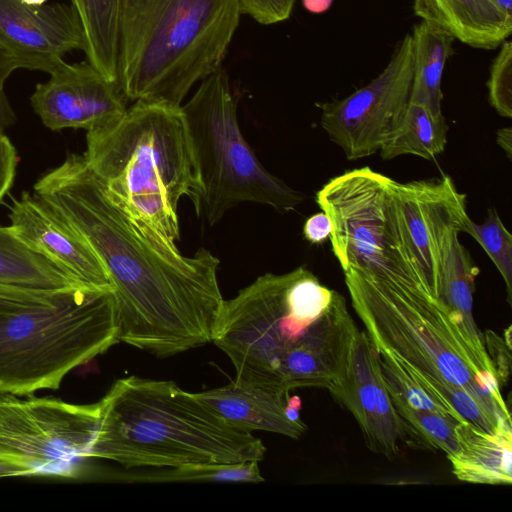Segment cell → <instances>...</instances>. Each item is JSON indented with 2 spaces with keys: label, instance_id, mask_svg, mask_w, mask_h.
Wrapping results in <instances>:
<instances>
[{
  "label": "cell",
  "instance_id": "1",
  "mask_svg": "<svg viewBox=\"0 0 512 512\" xmlns=\"http://www.w3.org/2000/svg\"><path fill=\"white\" fill-rule=\"evenodd\" d=\"M33 193L80 232L114 286L119 342L167 357L213 341L224 299L220 260L204 247L185 256L105 188L83 155L69 153Z\"/></svg>",
  "mask_w": 512,
  "mask_h": 512
},
{
  "label": "cell",
  "instance_id": "2",
  "mask_svg": "<svg viewBox=\"0 0 512 512\" xmlns=\"http://www.w3.org/2000/svg\"><path fill=\"white\" fill-rule=\"evenodd\" d=\"M358 330L345 298L300 266L265 273L225 300L212 343L237 381L275 392L328 390L343 377Z\"/></svg>",
  "mask_w": 512,
  "mask_h": 512
},
{
  "label": "cell",
  "instance_id": "3",
  "mask_svg": "<svg viewBox=\"0 0 512 512\" xmlns=\"http://www.w3.org/2000/svg\"><path fill=\"white\" fill-rule=\"evenodd\" d=\"M98 404L88 456L128 469L260 462L266 452L173 381L120 378Z\"/></svg>",
  "mask_w": 512,
  "mask_h": 512
},
{
  "label": "cell",
  "instance_id": "4",
  "mask_svg": "<svg viewBox=\"0 0 512 512\" xmlns=\"http://www.w3.org/2000/svg\"><path fill=\"white\" fill-rule=\"evenodd\" d=\"M88 166L130 213L170 241L180 239L178 204L197 212L199 167L181 106L135 101L114 124L87 132Z\"/></svg>",
  "mask_w": 512,
  "mask_h": 512
},
{
  "label": "cell",
  "instance_id": "5",
  "mask_svg": "<svg viewBox=\"0 0 512 512\" xmlns=\"http://www.w3.org/2000/svg\"><path fill=\"white\" fill-rule=\"evenodd\" d=\"M238 0H122L118 84L126 99L181 106L221 67L239 24Z\"/></svg>",
  "mask_w": 512,
  "mask_h": 512
},
{
  "label": "cell",
  "instance_id": "6",
  "mask_svg": "<svg viewBox=\"0 0 512 512\" xmlns=\"http://www.w3.org/2000/svg\"><path fill=\"white\" fill-rule=\"evenodd\" d=\"M343 272L353 309L377 351L426 378L465 389L512 423L490 359L474 349L437 300L350 269Z\"/></svg>",
  "mask_w": 512,
  "mask_h": 512
},
{
  "label": "cell",
  "instance_id": "7",
  "mask_svg": "<svg viewBox=\"0 0 512 512\" xmlns=\"http://www.w3.org/2000/svg\"><path fill=\"white\" fill-rule=\"evenodd\" d=\"M119 342L112 291H74L51 305L0 312V392L58 389Z\"/></svg>",
  "mask_w": 512,
  "mask_h": 512
},
{
  "label": "cell",
  "instance_id": "8",
  "mask_svg": "<svg viewBox=\"0 0 512 512\" xmlns=\"http://www.w3.org/2000/svg\"><path fill=\"white\" fill-rule=\"evenodd\" d=\"M396 183L369 167L353 169L328 181L317 192L316 201L330 218L329 238L342 270L350 269L432 297Z\"/></svg>",
  "mask_w": 512,
  "mask_h": 512
},
{
  "label": "cell",
  "instance_id": "9",
  "mask_svg": "<svg viewBox=\"0 0 512 512\" xmlns=\"http://www.w3.org/2000/svg\"><path fill=\"white\" fill-rule=\"evenodd\" d=\"M197 159L203 195L197 214L214 225L234 206L251 202L280 213L305 198L266 170L240 129L237 105L222 66L181 106Z\"/></svg>",
  "mask_w": 512,
  "mask_h": 512
},
{
  "label": "cell",
  "instance_id": "10",
  "mask_svg": "<svg viewBox=\"0 0 512 512\" xmlns=\"http://www.w3.org/2000/svg\"><path fill=\"white\" fill-rule=\"evenodd\" d=\"M99 404L77 405L55 398L0 392V463L23 476L75 478L89 458Z\"/></svg>",
  "mask_w": 512,
  "mask_h": 512
},
{
  "label": "cell",
  "instance_id": "11",
  "mask_svg": "<svg viewBox=\"0 0 512 512\" xmlns=\"http://www.w3.org/2000/svg\"><path fill=\"white\" fill-rule=\"evenodd\" d=\"M412 75V37L407 33L371 82L344 99L320 105L322 128L348 160L376 153L396 130L409 103Z\"/></svg>",
  "mask_w": 512,
  "mask_h": 512
},
{
  "label": "cell",
  "instance_id": "12",
  "mask_svg": "<svg viewBox=\"0 0 512 512\" xmlns=\"http://www.w3.org/2000/svg\"><path fill=\"white\" fill-rule=\"evenodd\" d=\"M85 49L80 18L70 4L33 6L21 0H0V76L16 69L51 74L66 62L63 56Z\"/></svg>",
  "mask_w": 512,
  "mask_h": 512
},
{
  "label": "cell",
  "instance_id": "13",
  "mask_svg": "<svg viewBox=\"0 0 512 512\" xmlns=\"http://www.w3.org/2000/svg\"><path fill=\"white\" fill-rule=\"evenodd\" d=\"M39 83L30 101L45 127L53 131L81 128L87 132L117 122L126 112V98L89 62L63 64Z\"/></svg>",
  "mask_w": 512,
  "mask_h": 512
},
{
  "label": "cell",
  "instance_id": "14",
  "mask_svg": "<svg viewBox=\"0 0 512 512\" xmlns=\"http://www.w3.org/2000/svg\"><path fill=\"white\" fill-rule=\"evenodd\" d=\"M405 222L431 296L437 300L444 255L470 218L466 196L448 175L396 183Z\"/></svg>",
  "mask_w": 512,
  "mask_h": 512
},
{
  "label": "cell",
  "instance_id": "15",
  "mask_svg": "<svg viewBox=\"0 0 512 512\" xmlns=\"http://www.w3.org/2000/svg\"><path fill=\"white\" fill-rule=\"evenodd\" d=\"M328 390L355 418L371 451L390 460L398 455L405 435L365 330L355 334L345 373Z\"/></svg>",
  "mask_w": 512,
  "mask_h": 512
},
{
  "label": "cell",
  "instance_id": "16",
  "mask_svg": "<svg viewBox=\"0 0 512 512\" xmlns=\"http://www.w3.org/2000/svg\"><path fill=\"white\" fill-rule=\"evenodd\" d=\"M10 229L30 248L44 255L95 291H114L100 257L73 226L33 192L12 198Z\"/></svg>",
  "mask_w": 512,
  "mask_h": 512
},
{
  "label": "cell",
  "instance_id": "17",
  "mask_svg": "<svg viewBox=\"0 0 512 512\" xmlns=\"http://www.w3.org/2000/svg\"><path fill=\"white\" fill-rule=\"evenodd\" d=\"M192 394L225 422L240 430H261L298 439L307 428L287 418V392L270 391L234 379L227 385Z\"/></svg>",
  "mask_w": 512,
  "mask_h": 512
},
{
  "label": "cell",
  "instance_id": "18",
  "mask_svg": "<svg viewBox=\"0 0 512 512\" xmlns=\"http://www.w3.org/2000/svg\"><path fill=\"white\" fill-rule=\"evenodd\" d=\"M413 11L472 48L496 49L512 33V18L491 0H413Z\"/></svg>",
  "mask_w": 512,
  "mask_h": 512
},
{
  "label": "cell",
  "instance_id": "19",
  "mask_svg": "<svg viewBox=\"0 0 512 512\" xmlns=\"http://www.w3.org/2000/svg\"><path fill=\"white\" fill-rule=\"evenodd\" d=\"M452 473L475 484L510 485L512 482V430L488 433L469 424L460 429V449L448 455Z\"/></svg>",
  "mask_w": 512,
  "mask_h": 512
},
{
  "label": "cell",
  "instance_id": "20",
  "mask_svg": "<svg viewBox=\"0 0 512 512\" xmlns=\"http://www.w3.org/2000/svg\"><path fill=\"white\" fill-rule=\"evenodd\" d=\"M0 285L48 292L95 291L1 225Z\"/></svg>",
  "mask_w": 512,
  "mask_h": 512
},
{
  "label": "cell",
  "instance_id": "21",
  "mask_svg": "<svg viewBox=\"0 0 512 512\" xmlns=\"http://www.w3.org/2000/svg\"><path fill=\"white\" fill-rule=\"evenodd\" d=\"M458 234L453 235L444 255L437 301L474 349L483 357L489 358L484 336L473 317V293L479 269L459 241Z\"/></svg>",
  "mask_w": 512,
  "mask_h": 512
},
{
  "label": "cell",
  "instance_id": "22",
  "mask_svg": "<svg viewBox=\"0 0 512 512\" xmlns=\"http://www.w3.org/2000/svg\"><path fill=\"white\" fill-rule=\"evenodd\" d=\"M411 37L413 75L409 102L424 105L434 115L442 116V76L446 62L453 54L455 39L424 20L414 26Z\"/></svg>",
  "mask_w": 512,
  "mask_h": 512
},
{
  "label": "cell",
  "instance_id": "23",
  "mask_svg": "<svg viewBox=\"0 0 512 512\" xmlns=\"http://www.w3.org/2000/svg\"><path fill=\"white\" fill-rule=\"evenodd\" d=\"M84 31L87 62L118 83V38L122 0H70Z\"/></svg>",
  "mask_w": 512,
  "mask_h": 512
},
{
  "label": "cell",
  "instance_id": "24",
  "mask_svg": "<svg viewBox=\"0 0 512 512\" xmlns=\"http://www.w3.org/2000/svg\"><path fill=\"white\" fill-rule=\"evenodd\" d=\"M448 129L443 115L409 102L398 127L380 147V155L385 160L407 154L433 159L444 150Z\"/></svg>",
  "mask_w": 512,
  "mask_h": 512
},
{
  "label": "cell",
  "instance_id": "25",
  "mask_svg": "<svg viewBox=\"0 0 512 512\" xmlns=\"http://www.w3.org/2000/svg\"><path fill=\"white\" fill-rule=\"evenodd\" d=\"M392 403L407 444L442 451L447 456L459 451L460 429L463 423L449 414L415 409L393 401Z\"/></svg>",
  "mask_w": 512,
  "mask_h": 512
},
{
  "label": "cell",
  "instance_id": "26",
  "mask_svg": "<svg viewBox=\"0 0 512 512\" xmlns=\"http://www.w3.org/2000/svg\"><path fill=\"white\" fill-rule=\"evenodd\" d=\"M128 482H233L258 483L264 478L259 462L237 464H193L177 467L147 468L123 476Z\"/></svg>",
  "mask_w": 512,
  "mask_h": 512
},
{
  "label": "cell",
  "instance_id": "27",
  "mask_svg": "<svg viewBox=\"0 0 512 512\" xmlns=\"http://www.w3.org/2000/svg\"><path fill=\"white\" fill-rule=\"evenodd\" d=\"M377 359L384 384L393 402L415 409L436 411L453 416L440 401L419 383L404 363L382 351H377Z\"/></svg>",
  "mask_w": 512,
  "mask_h": 512
},
{
  "label": "cell",
  "instance_id": "28",
  "mask_svg": "<svg viewBox=\"0 0 512 512\" xmlns=\"http://www.w3.org/2000/svg\"><path fill=\"white\" fill-rule=\"evenodd\" d=\"M464 232L471 235L482 246L495 264L506 284L508 302L511 304L512 235L502 223L497 210L490 208L481 224H476L469 218Z\"/></svg>",
  "mask_w": 512,
  "mask_h": 512
},
{
  "label": "cell",
  "instance_id": "29",
  "mask_svg": "<svg viewBox=\"0 0 512 512\" xmlns=\"http://www.w3.org/2000/svg\"><path fill=\"white\" fill-rule=\"evenodd\" d=\"M488 101L502 117H512V43L506 39L489 68Z\"/></svg>",
  "mask_w": 512,
  "mask_h": 512
},
{
  "label": "cell",
  "instance_id": "30",
  "mask_svg": "<svg viewBox=\"0 0 512 512\" xmlns=\"http://www.w3.org/2000/svg\"><path fill=\"white\" fill-rule=\"evenodd\" d=\"M69 293L71 292H48L0 285V312L51 305Z\"/></svg>",
  "mask_w": 512,
  "mask_h": 512
},
{
  "label": "cell",
  "instance_id": "31",
  "mask_svg": "<svg viewBox=\"0 0 512 512\" xmlns=\"http://www.w3.org/2000/svg\"><path fill=\"white\" fill-rule=\"evenodd\" d=\"M296 0H238L242 14L252 17L262 25H272L287 20Z\"/></svg>",
  "mask_w": 512,
  "mask_h": 512
},
{
  "label": "cell",
  "instance_id": "32",
  "mask_svg": "<svg viewBox=\"0 0 512 512\" xmlns=\"http://www.w3.org/2000/svg\"><path fill=\"white\" fill-rule=\"evenodd\" d=\"M485 348L496 372L500 385H506L511 371V348L505 340L492 330L484 335Z\"/></svg>",
  "mask_w": 512,
  "mask_h": 512
},
{
  "label": "cell",
  "instance_id": "33",
  "mask_svg": "<svg viewBox=\"0 0 512 512\" xmlns=\"http://www.w3.org/2000/svg\"><path fill=\"white\" fill-rule=\"evenodd\" d=\"M18 162L16 148L4 133H0V203L14 182Z\"/></svg>",
  "mask_w": 512,
  "mask_h": 512
},
{
  "label": "cell",
  "instance_id": "34",
  "mask_svg": "<svg viewBox=\"0 0 512 512\" xmlns=\"http://www.w3.org/2000/svg\"><path fill=\"white\" fill-rule=\"evenodd\" d=\"M332 231L330 218L325 212H319L309 217L303 227V234L312 244H320L329 238Z\"/></svg>",
  "mask_w": 512,
  "mask_h": 512
},
{
  "label": "cell",
  "instance_id": "35",
  "mask_svg": "<svg viewBox=\"0 0 512 512\" xmlns=\"http://www.w3.org/2000/svg\"><path fill=\"white\" fill-rule=\"evenodd\" d=\"M6 79L0 76V133L15 122V113L4 93V83Z\"/></svg>",
  "mask_w": 512,
  "mask_h": 512
},
{
  "label": "cell",
  "instance_id": "36",
  "mask_svg": "<svg viewBox=\"0 0 512 512\" xmlns=\"http://www.w3.org/2000/svg\"><path fill=\"white\" fill-rule=\"evenodd\" d=\"M301 407H302V401L298 395L289 396L286 407H285V413H286L287 418L291 422H293L297 425L306 426L300 417Z\"/></svg>",
  "mask_w": 512,
  "mask_h": 512
},
{
  "label": "cell",
  "instance_id": "37",
  "mask_svg": "<svg viewBox=\"0 0 512 512\" xmlns=\"http://www.w3.org/2000/svg\"><path fill=\"white\" fill-rule=\"evenodd\" d=\"M496 142L500 148L504 150L507 157L511 159L512 156V129L511 127H504L497 131Z\"/></svg>",
  "mask_w": 512,
  "mask_h": 512
},
{
  "label": "cell",
  "instance_id": "38",
  "mask_svg": "<svg viewBox=\"0 0 512 512\" xmlns=\"http://www.w3.org/2000/svg\"><path fill=\"white\" fill-rule=\"evenodd\" d=\"M334 0H302L303 7L314 14H320L327 11Z\"/></svg>",
  "mask_w": 512,
  "mask_h": 512
},
{
  "label": "cell",
  "instance_id": "39",
  "mask_svg": "<svg viewBox=\"0 0 512 512\" xmlns=\"http://www.w3.org/2000/svg\"><path fill=\"white\" fill-rule=\"evenodd\" d=\"M505 15L512 18V0H491Z\"/></svg>",
  "mask_w": 512,
  "mask_h": 512
},
{
  "label": "cell",
  "instance_id": "40",
  "mask_svg": "<svg viewBox=\"0 0 512 512\" xmlns=\"http://www.w3.org/2000/svg\"><path fill=\"white\" fill-rule=\"evenodd\" d=\"M511 326L504 331V340L509 348H511Z\"/></svg>",
  "mask_w": 512,
  "mask_h": 512
},
{
  "label": "cell",
  "instance_id": "41",
  "mask_svg": "<svg viewBox=\"0 0 512 512\" xmlns=\"http://www.w3.org/2000/svg\"><path fill=\"white\" fill-rule=\"evenodd\" d=\"M21 1L28 5L40 6V5H43L47 0H21Z\"/></svg>",
  "mask_w": 512,
  "mask_h": 512
}]
</instances>
